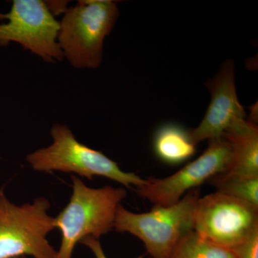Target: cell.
<instances>
[{"label":"cell","instance_id":"9","mask_svg":"<svg viewBox=\"0 0 258 258\" xmlns=\"http://www.w3.org/2000/svg\"><path fill=\"white\" fill-rule=\"evenodd\" d=\"M207 85L211 93V101L201 123L190 132L196 144L220 138L234 121L246 116L236 93L232 61L226 62L220 72Z\"/></svg>","mask_w":258,"mask_h":258},{"label":"cell","instance_id":"14","mask_svg":"<svg viewBox=\"0 0 258 258\" xmlns=\"http://www.w3.org/2000/svg\"><path fill=\"white\" fill-rule=\"evenodd\" d=\"M236 258H258V230L233 249Z\"/></svg>","mask_w":258,"mask_h":258},{"label":"cell","instance_id":"16","mask_svg":"<svg viewBox=\"0 0 258 258\" xmlns=\"http://www.w3.org/2000/svg\"><path fill=\"white\" fill-rule=\"evenodd\" d=\"M47 8L50 13L55 16L60 13H64L68 10V2L47 1L45 2Z\"/></svg>","mask_w":258,"mask_h":258},{"label":"cell","instance_id":"13","mask_svg":"<svg viewBox=\"0 0 258 258\" xmlns=\"http://www.w3.org/2000/svg\"><path fill=\"white\" fill-rule=\"evenodd\" d=\"M208 181L218 192L258 208V177L225 178L216 175Z\"/></svg>","mask_w":258,"mask_h":258},{"label":"cell","instance_id":"3","mask_svg":"<svg viewBox=\"0 0 258 258\" xmlns=\"http://www.w3.org/2000/svg\"><path fill=\"white\" fill-rule=\"evenodd\" d=\"M200 198L198 188L188 191L175 204L154 207L144 213H134L119 205L113 228L138 237L151 258H169L180 239L194 230Z\"/></svg>","mask_w":258,"mask_h":258},{"label":"cell","instance_id":"5","mask_svg":"<svg viewBox=\"0 0 258 258\" xmlns=\"http://www.w3.org/2000/svg\"><path fill=\"white\" fill-rule=\"evenodd\" d=\"M50 208L45 198L15 205L1 190L0 258H57V250L47 240L48 234L55 229V217L48 214Z\"/></svg>","mask_w":258,"mask_h":258},{"label":"cell","instance_id":"4","mask_svg":"<svg viewBox=\"0 0 258 258\" xmlns=\"http://www.w3.org/2000/svg\"><path fill=\"white\" fill-rule=\"evenodd\" d=\"M52 143L30 153L26 160L34 170L75 173L92 179L103 176L127 188L143 184L145 179L134 173L125 172L116 162L99 151L81 143L66 124L57 123L51 129Z\"/></svg>","mask_w":258,"mask_h":258},{"label":"cell","instance_id":"10","mask_svg":"<svg viewBox=\"0 0 258 258\" xmlns=\"http://www.w3.org/2000/svg\"><path fill=\"white\" fill-rule=\"evenodd\" d=\"M222 137L232 148L227 170L217 175L225 178L258 177V127L253 120H236Z\"/></svg>","mask_w":258,"mask_h":258},{"label":"cell","instance_id":"7","mask_svg":"<svg viewBox=\"0 0 258 258\" xmlns=\"http://www.w3.org/2000/svg\"><path fill=\"white\" fill-rule=\"evenodd\" d=\"M232 155V145L228 139L224 137L212 139L198 159L167 177L145 179L143 184L136 187V191L154 207L173 205L188 191L198 189L213 176L225 172Z\"/></svg>","mask_w":258,"mask_h":258},{"label":"cell","instance_id":"17","mask_svg":"<svg viewBox=\"0 0 258 258\" xmlns=\"http://www.w3.org/2000/svg\"><path fill=\"white\" fill-rule=\"evenodd\" d=\"M15 258H27L26 257H15Z\"/></svg>","mask_w":258,"mask_h":258},{"label":"cell","instance_id":"1","mask_svg":"<svg viewBox=\"0 0 258 258\" xmlns=\"http://www.w3.org/2000/svg\"><path fill=\"white\" fill-rule=\"evenodd\" d=\"M73 193L66 208L55 218L61 232L57 258H72L76 244L91 237L98 239L114 227L115 214L126 191L111 186L91 188L71 176Z\"/></svg>","mask_w":258,"mask_h":258},{"label":"cell","instance_id":"11","mask_svg":"<svg viewBox=\"0 0 258 258\" xmlns=\"http://www.w3.org/2000/svg\"><path fill=\"white\" fill-rule=\"evenodd\" d=\"M196 145L190 132L174 123L161 125L154 135L156 155L163 162L171 165L181 164L193 157Z\"/></svg>","mask_w":258,"mask_h":258},{"label":"cell","instance_id":"8","mask_svg":"<svg viewBox=\"0 0 258 258\" xmlns=\"http://www.w3.org/2000/svg\"><path fill=\"white\" fill-rule=\"evenodd\" d=\"M258 230V208L215 191L199 200L194 230L233 249Z\"/></svg>","mask_w":258,"mask_h":258},{"label":"cell","instance_id":"15","mask_svg":"<svg viewBox=\"0 0 258 258\" xmlns=\"http://www.w3.org/2000/svg\"><path fill=\"white\" fill-rule=\"evenodd\" d=\"M81 243L84 244L85 246L91 249V252L94 254L96 258H108L103 251L101 242L98 239L93 238V237H88L83 239ZM137 258H145L141 256ZM151 258V257H150Z\"/></svg>","mask_w":258,"mask_h":258},{"label":"cell","instance_id":"12","mask_svg":"<svg viewBox=\"0 0 258 258\" xmlns=\"http://www.w3.org/2000/svg\"><path fill=\"white\" fill-rule=\"evenodd\" d=\"M169 258H236V255L233 249L219 245L192 230L180 239Z\"/></svg>","mask_w":258,"mask_h":258},{"label":"cell","instance_id":"6","mask_svg":"<svg viewBox=\"0 0 258 258\" xmlns=\"http://www.w3.org/2000/svg\"><path fill=\"white\" fill-rule=\"evenodd\" d=\"M0 45L20 44L47 62H60L64 57L57 35L59 22L42 0H14L8 13H0Z\"/></svg>","mask_w":258,"mask_h":258},{"label":"cell","instance_id":"2","mask_svg":"<svg viewBox=\"0 0 258 258\" xmlns=\"http://www.w3.org/2000/svg\"><path fill=\"white\" fill-rule=\"evenodd\" d=\"M119 10L111 0L79 1L59 22L57 42L64 58L76 69H96L103 60V42Z\"/></svg>","mask_w":258,"mask_h":258}]
</instances>
